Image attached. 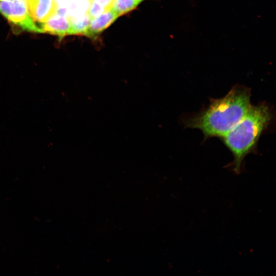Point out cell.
Wrapping results in <instances>:
<instances>
[{"mask_svg":"<svg viewBox=\"0 0 276 276\" xmlns=\"http://www.w3.org/2000/svg\"><path fill=\"white\" fill-rule=\"evenodd\" d=\"M0 13L22 31L43 33L30 16L25 0L0 1Z\"/></svg>","mask_w":276,"mask_h":276,"instance_id":"3","label":"cell"},{"mask_svg":"<svg viewBox=\"0 0 276 276\" xmlns=\"http://www.w3.org/2000/svg\"><path fill=\"white\" fill-rule=\"evenodd\" d=\"M26 3L30 16L39 27L58 9L56 0H26Z\"/></svg>","mask_w":276,"mask_h":276,"instance_id":"4","label":"cell"},{"mask_svg":"<svg viewBox=\"0 0 276 276\" xmlns=\"http://www.w3.org/2000/svg\"><path fill=\"white\" fill-rule=\"evenodd\" d=\"M43 33L55 35L62 39L65 36L72 35L70 21L66 15L57 12L47 21L40 26Z\"/></svg>","mask_w":276,"mask_h":276,"instance_id":"5","label":"cell"},{"mask_svg":"<svg viewBox=\"0 0 276 276\" xmlns=\"http://www.w3.org/2000/svg\"><path fill=\"white\" fill-rule=\"evenodd\" d=\"M25 1H26V0H25Z\"/></svg>","mask_w":276,"mask_h":276,"instance_id":"15","label":"cell"},{"mask_svg":"<svg viewBox=\"0 0 276 276\" xmlns=\"http://www.w3.org/2000/svg\"><path fill=\"white\" fill-rule=\"evenodd\" d=\"M137 1H138L139 2L141 3L143 0H137Z\"/></svg>","mask_w":276,"mask_h":276,"instance_id":"13","label":"cell"},{"mask_svg":"<svg viewBox=\"0 0 276 276\" xmlns=\"http://www.w3.org/2000/svg\"><path fill=\"white\" fill-rule=\"evenodd\" d=\"M273 114L272 108L265 102L251 105L238 124L221 138L233 155V161L228 167L235 174L241 173L245 157L256 152L260 137L271 124Z\"/></svg>","mask_w":276,"mask_h":276,"instance_id":"2","label":"cell"},{"mask_svg":"<svg viewBox=\"0 0 276 276\" xmlns=\"http://www.w3.org/2000/svg\"><path fill=\"white\" fill-rule=\"evenodd\" d=\"M251 89L235 85L224 97L211 99L200 111L187 117V128L200 130L204 139L221 138L243 118L250 106Z\"/></svg>","mask_w":276,"mask_h":276,"instance_id":"1","label":"cell"},{"mask_svg":"<svg viewBox=\"0 0 276 276\" xmlns=\"http://www.w3.org/2000/svg\"><path fill=\"white\" fill-rule=\"evenodd\" d=\"M106 10L107 9L102 5L91 1L87 14L91 19H93L100 15Z\"/></svg>","mask_w":276,"mask_h":276,"instance_id":"10","label":"cell"},{"mask_svg":"<svg viewBox=\"0 0 276 276\" xmlns=\"http://www.w3.org/2000/svg\"><path fill=\"white\" fill-rule=\"evenodd\" d=\"M118 17L111 8L105 10L99 16L91 19L84 35L89 37L96 36L108 27Z\"/></svg>","mask_w":276,"mask_h":276,"instance_id":"6","label":"cell"},{"mask_svg":"<svg viewBox=\"0 0 276 276\" xmlns=\"http://www.w3.org/2000/svg\"><path fill=\"white\" fill-rule=\"evenodd\" d=\"M67 18L71 25L72 35H84L91 19L87 13L79 16L67 17Z\"/></svg>","mask_w":276,"mask_h":276,"instance_id":"7","label":"cell"},{"mask_svg":"<svg viewBox=\"0 0 276 276\" xmlns=\"http://www.w3.org/2000/svg\"><path fill=\"white\" fill-rule=\"evenodd\" d=\"M105 7L106 9H110L114 0H91Z\"/></svg>","mask_w":276,"mask_h":276,"instance_id":"11","label":"cell"},{"mask_svg":"<svg viewBox=\"0 0 276 276\" xmlns=\"http://www.w3.org/2000/svg\"><path fill=\"white\" fill-rule=\"evenodd\" d=\"M0 1H8V0H0Z\"/></svg>","mask_w":276,"mask_h":276,"instance_id":"14","label":"cell"},{"mask_svg":"<svg viewBox=\"0 0 276 276\" xmlns=\"http://www.w3.org/2000/svg\"><path fill=\"white\" fill-rule=\"evenodd\" d=\"M140 3L137 0H114L110 8L119 17L135 9Z\"/></svg>","mask_w":276,"mask_h":276,"instance_id":"9","label":"cell"},{"mask_svg":"<svg viewBox=\"0 0 276 276\" xmlns=\"http://www.w3.org/2000/svg\"><path fill=\"white\" fill-rule=\"evenodd\" d=\"M91 0H72L66 8L67 17H73L87 13Z\"/></svg>","mask_w":276,"mask_h":276,"instance_id":"8","label":"cell"},{"mask_svg":"<svg viewBox=\"0 0 276 276\" xmlns=\"http://www.w3.org/2000/svg\"><path fill=\"white\" fill-rule=\"evenodd\" d=\"M72 0H56L58 9H66Z\"/></svg>","mask_w":276,"mask_h":276,"instance_id":"12","label":"cell"}]
</instances>
